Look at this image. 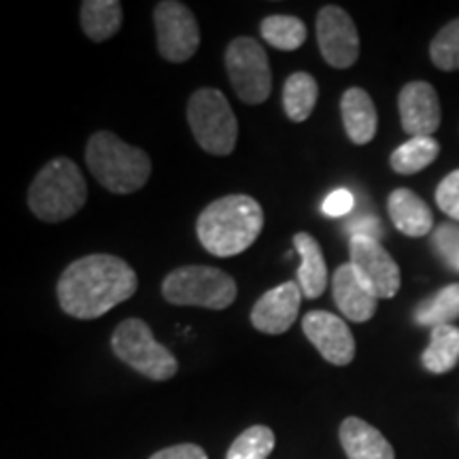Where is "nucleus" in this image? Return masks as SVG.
I'll return each instance as SVG.
<instances>
[{
	"label": "nucleus",
	"mask_w": 459,
	"mask_h": 459,
	"mask_svg": "<svg viewBox=\"0 0 459 459\" xmlns=\"http://www.w3.org/2000/svg\"><path fill=\"white\" fill-rule=\"evenodd\" d=\"M139 277L122 257L94 254L68 264L57 281V302L74 319H99L134 296Z\"/></svg>",
	"instance_id": "obj_1"
},
{
	"label": "nucleus",
	"mask_w": 459,
	"mask_h": 459,
	"mask_svg": "<svg viewBox=\"0 0 459 459\" xmlns=\"http://www.w3.org/2000/svg\"><path fill=\"white\" fill-rule=\"evenodd\" d=\"M264 228V211L255 198L230 194L211 203L196 223L198 240L209 254L232 257L255 243Z\"/></svg>",
	"instance_id": "obj_2"
},
{
	"label": "nucleus",
	"mask_w": 459,
	"mask_h": 459,
	"mask_svg": "<svg viewBox=\"0 0 459 459\" xmlns=\"http://www.w3.org/2000/svg\"><path fill=\"white\" fill-rule=\"evenodd\" d=\"M85 162L102 187L122 196L141 189L152 175V160L147 153L107 130L90 136Z\"/></svg>",
	"instance_id": "obj_3"
},
{
	"label": "nucleus",
	"mask_w": 459,
	"mask_h": 459,
	"mask_svg": "<svg viewBox=\"0 0 459 459\" xmlns=\"http://www.w3.org/2000/svg\"><path fill=\"white\" fill-rule=\"evenodd\" d=\"M88 186L79 166L68 158L45 164L28 189V204L41 221L60 223L83 209Z\"/></svg>",
	"instance_id": "obj_4"
},
{
	"label": "nucleus",
	"mask_w": 459,
	"mask_h": 459,
	"mask_svg": "<svg viewBox=\"0 0 459 459\" xmlns=\"http://www.w3.org/2000/svg\"><path fill=\"white\" fill-rule=\"evenodd\" d=\"M187 122L194 139L211 156H230L237 147V115L220 90L194 91L187 102Z\"/></svg>",
	"instance_id": "obj_5"
},
{
	"label": "nucleus",
	"mask_w": 459,
	"mask_h": 459,
	"mask_svg": "<svg viewBox=\"0 0 459 459\" xmlns=\"http://www.w3.org/2000/svg\"><path fill=\"white\" fill-rule=\"evenodd\" d=\"M162 296L177 307L221 311L237 300V281L213 266H183L162 281Z\"/></svg>",
	"instance_id": "obj_6"
},
{
	"label": "nucleus",
	"mask_w": 459,
	"mask_h": 459,
	"mask_svg": "<svg viewBox=\"0 0 459 459\" xmlns=\"http://www.w3.org/2000/svg\"><path fill=\"white\" fill-rule=\"evenodd\" d=\"M111 349L124 364L152 381H166L179 370L175 355L153 338L152 328L143 319L122 321L113 332Z\"/></svg>",
	"instance_id": "obj_7"
},
{
	"label": "nucleus",
	"mask_w": 459,
	"mask_h": 459,
	"mask_svg": "<svg viewBox=\"0 0 459 459\" xmlns=\"http://www.w3.org/2000/svg\"><path fill=\"white\" fill-rule=\"evenodd\" d=\"M230 83L245 105H262L273 91V73L262 43L251 37H238L226 49Z\"/></svg>",
	"instance_id": "obj_8"
},
{
	"label": "nucleus",
	"mask_w": 459,
	"mask_h": 459,
	"mask_svg": "<svg viewBox=\"0 0 459 459\" xmlns=\"http://www.w3.org/2000/svg\"><path fill=\"white\" fill-rule=\"evenodd\" d=\"M153 24H156L158 51L164 60L181 65L198 51L200 30L196 17L183 3L177 0L158 3L153 11Z\"/></svg>",
	"instance_id": "obj_9"
},
{
	"label": "nucleus",
	"mask_w": 459,
	"mask_h": 459,
	"mask_svg": "<svg viewBox=\"0 0 459 459\" xmlns=\"http://www.w3.org/2000/svg\"><path fill=\"white\" fill-rule=\"evenodd\" d=\"M349 254H351V266L355 273L375 291L378 300H389L398 294L402 285L400 268L378 240L353 237L349 243Z\"/></svg>",
	"instance_id": "obj_10"
},
{
	"label": "nucleus",
	"mask_w": 459,
	"mask_h": 459,
	"mask_svg": "<svg viewBox=\"0 0 459 459\" xmlns=\"http://www.w3.org/2000/svg\"><path fill=\"white\" fill-rule=\"evenodd\" d=\"M317 41L324 60L334 68H349L359 57V34L347 11L328 4L317 15Z\"/></svg>",
	"instance_id": "obj_11"
},
{
	"label": "nucleus",
	"mask_w": 459,
	"mask_h": 459,
	"mask_svg": "<svg viewBox=\"0 0 459 459\" xmlns=\"http://www.w3.org/2000/svg\"><path fill=\"white\" fill-rule=\"evenodd\" d=\"M304 336L332 366H349L355 358V338L344 319L328 311H311L302 319Z\"/></svg>",
	"instance_id": "obj_12"
},
{
	"label": "nucleus",
	"mask_w": 459,
	"mask_h": 459,
	"mask_svg": "<svg viewBox=\"0 0 459 459\" xmlns=\"http://www.w3.org/2000/svg\"><path fill=\"white\" fill-rule=\"evenodd\" d=\"M302 298L298 281H287L283 285L273 287L251 308V324L264 334H285L296 324Z\"/></svg>",
	"instance_id": "obj_13"
},
{
	"label": "nucleus",
	"mask_w": 459,
	"mask_h": 459,
	"mask_svg": "<svg viewBox=\"0 0 459 459\" xmlns=\"http://www.w3.org/2000/svg\"><path fill=\"white\" fill-rule=\"evenodd\" d=\"M402 130L415 136H432L438 130L440 119V100L434 85L428 82H411L400 90L398 96Z\"/></svg>",
	"instance_id": "obj_14"
},
{
	"label": "nucleus",
	"mask_w": 459,
	"mask_h": 459,
	"mask_svg": "<svg viewBox=\"0 0 459 459\" xmlns=\"http://www.w3.org/2000/svg\"><path fill=\"white\" fill-rule=\"evenodd\" d=\"M332 294H334L338 311H341L349 321L364 324V321H370L375 317L378 298L375 291L359 279V274L355 273L351 262L336 268L334 277H332Z\"/></svg>",
	"instance_id": "obj_15"
},
{
	"label": "nucleus",
	"mask_w": 459,
	"mask_h": 459,
	"mask_svg": "<svg viewBox=\"0 0 459 459\" xmlns=\"http://www.w3.org/2000/svg\"><path fill=\"white\" fill-rule=\"evenodd\" d=\"M341 445L349 459H395L394 446L375 426L359 417H347L341 423Z\"/></svg>",
	"instance_id": "obj_16"
},
{
	"label": "nucleus",
	"mask_w": 459,
	"mask_h": 459,
	"mask_svg": "<svg viewBox=\"0 0 459 459\" xmlns=\"http://www.w3.org/2000/svg\"><path fill=\"white\" fill-rule=\"evenodd\" d=\"M342 126L355 145H368L375 139L378 115L370 94L361 88H349L341 99Z\"/></svg>",
	"instance_id": "obj_17"
},
{
	"label": "nucleus",
	"mask_w": 459,
	"mask_h": 459,
	"mask_svg": "<svg viewBox=\"0 0 459 459\" xmlns=\"http://www.w3.org/2000/svg\"><path fill=\"white\" fill-rule=\"evenodd\" d=\"M387 211L395 230H400L406 237H426V234L434 230L432 211H429V206L423 203L415 192H411V189H394V192L389 194Z\"/></svg>",
	"instance_id": "obj_18"
},
{
	"label": "nucleus",
	"mask_w": 459,
	"mask_h": 459,
	"mask_svg": "<svg viewBox=\"0 0 459 459\" xmlns=\"http://www.w3.org/2000/svg\"><path fill=\"white\" fill-rule=\"evenodd\" d=\"M294 249L300 255V268H298V285L302 296L315 300L328 287V266H325L324 251L311 234L298 232L294 237Z\"/></svg>",
	"instance_id": "obj_19"
},
{
	"label": "nucleus",
	"mask_w": 459,
	"mask_h": 459,
	"mask_svg": "<svg viewBox=\"0 0 459 459\" xmlns=\"http://www.w3.org/2000/svg\"><path fill=\"white\" fill-rule=\"evenodd\" d=\"M122 3L117 0H85L82 3V28L94 43L111 39L122 28Z\"/></svg>",
	"instance_id": "obj_20"
},
{
	"label": "nucleus",
	"mask_w": 459,
	"mask_h": 459,
	"mask_svg": "<svg viewBox=\"0 0 459 459\" xmlns=\"http://www.w3.org/2000/svg\"><path fill=\"white\" fill-rule=\"evenodd\" d=\"M426 370L434 375H445L459 361V328L455 325H438L432 330L428 349L421 355Z\"/></svg>",
	"instance_id": "obj_21"
},
{
	"label": "nucleus",
	"mask_w": 459,
	"mask_h": 459,
	"mask_svg": "<svg viewBox=\"0 0 459 459\" xmlns=\"http://www.w3.org/2000/svg\"><path fill=\"white\" fill-rule=\"evenodd\" d=\"M319 99V85L308 73H294L287 77L283 88V108L291 122L311 117Z\"/></svg>",
	"instance_id": "obj_22"
},
{
	"label": "nucleus",
	"mask_w": 459,
	"mask_h": 459,
	"mask_svg": "<svg viewBox=\"0 0 459 459\" xmlns=\"http://www.w3.org/2000/svg\"><path fill=\"white\" fill-rule=\"evenodd\" d=\"M438 153L440 145L434 136H415L395 149L389 164L398 175H417L419 170L428 169L438 158Z\"/></svg>",
	"instance_id": "obj_23"
},
{
	"label": "nucleus",
	"mask_w": 459,
	"mask_h": 459,
	"mask_svg": "<svg viewBox=\"0 0 459 459\" xmlns=\"http://www.w3.org/2000/svg\"><path fill=\"white\" fill-rule=\"evenodd\" d=\"M419 325L426 328H438V325H451L459 319V283L446 285L438 294L421 302L415 311Z\"/></svg>",
	"instance_id": "obj_24"
},
{
	"label": "nucleus",
	"mask_w": 459,
	"mask_h": 459,
	"mask_svg": "<svg viewBox=\"0 0 459 459\" xmlns=\"http://www.w3.org/2000/svg\"><path fill=\"white\" fill-rule=\"evenodd\" d=\"M260 32L264 41L281 51L300 49L308 37L304 22L294 15H268L262 22Z\"/></svg>",
	"instance_id": "obj_25"
},
{
	"label": "nucleus",
	"mask_w": 459,
	"mask_h": 459,
	"mask_svg": "<svg viewBox=\"0 0 459 459\" xmlns=\"http://www.w3.org/2000/svg\"><path fill=\"white\" fill-rule=\"evenodd\" d=\"M274 449V432L266 426H254L230 445L226 459H268Z\"/></svg>",
	"instance_id": "obj_26"
},
{
	"label": "nucleus",
	"mask_w": 459,
	"mask_h": 459,
	"mask_svg": "<svg viewBox=\"0 0 459 459\" xmlns=\"http://www.w3.org/2000/svg\"><path fill=\"white\" fill-rule=\"evenodd\" d=\"M429 57L440 71H459V20H453L429 43Z\"/></svg>",
	"instance_id": "obj_27"
},
{
	"label": "nucleus",
	"mask_w": 459,
	"mask_h": 459,
	"mask_svg": "<svg viewBox=\"0 0 459 459\" xmlns=\"http://www.w3.org/2000/svg\"><path fill=\"white\" fill-rule=\"evenodd\" d=\"M432 245L451 268H457L459 271V226L457 223H440V226L434 230Z\"/></svg>",
	"instance_id": "obj_28"
},
{
	"label": "nucleus",
	"mask_w": 459,
	"mask_h": 459,
	"mask_svg": "<svg viewBox=\"0 0 459 459\" xmlns=\"http://www.w3.org/2000/svg\"><path fill=\"white\" fill-rule=\"evenodd\" d=\"M436 204L451 220L459 221V170H453L451 175H446L440 181V186L436 187Z\"/></svg>",
	"instance_id": "obj_29"
},
{
	"label": "nucleus",
	"mask_w": 459,
	"mask_h": 459,
	"mask_svg": "<svg viewBox=\"0 0 459 459\" xmlns=\"http://www.w3.org/2000/svg\"><path fill=\"white\" fill-rule=\"evenodd\" d=\"M355 206V198L349 189H334L330 196H325L324 204H321V211H324L325 217H342L351 213Z\"/></svg>",
	"instance_id": "obj_30"
},
{
	"label": "nucleus",
	"mask_w": 459,
	"mask_h": 459,
	"mask_svg": "<svg viewBox=\"0 0 459 459\" xmlns=\"http://www.w3.org/2000/svg\"><path fill=\"white\" fill-rule=\"evenodd\" d=\"M149 459H209V455H206L203 446L186 443V445H175V446H169V449L153 453Z\"/></svg>",
	"instance_id": "obj_31"
},
{
	"label": "nucleus",
	"mask_w": 459,
	"mask_h": 459,
	"mask_svg": "<svg viewBox=\"0 0 459 459\" xmlns=\"http://www.w3.org/2000/svg\"><path fill=\"white\" fill-rule=\"evenodd\" d=\"M347 232L353 237H366V238H372V240H378L381 243V237H383V228L381 223H378L377 217H359V220H355L353 223H349L347 226Z\"/></svg>",
	"instance_id": "obj_32"
}]
</instances>
